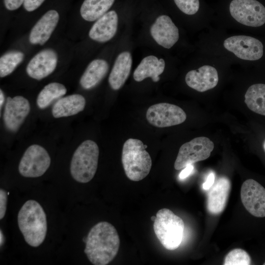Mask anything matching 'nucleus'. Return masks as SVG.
Segmentation results:
<instances>
[{
	"label": "nucleus",
	"mask_w": 265,
	"mask_h": 265,
	"mask_svg": "<svg viewBox=\"0 0 265 265\" xmlns=\"http://www.w3.org/2000/svg\"><path fill=\"white\" fill-rule=\"evenodd\" d=\"M218 75L215 68L210 65H204L197 70L189 71L185 80L190 88L203 92L215 87L218 82Z\"/></svg>",
	"instance_id": "obj_15"
},
{
	"label": "nucleus",
	"mask_w": 265,
	"mask_h": 265,
	"mask_svg": "<svg viewBox=\"0 0 265 265\" xmlns=\"http://www.w3.org/2000/svg\"><path fill=\"white\" fill-rule=\"evenodd\" d=\"M156 216H152V217H151V219H152V220H153V221H154V220H155V219H156Z\"/></svg>",
	"instance_id": "obj_36"
},
{
	"label": "nucleus",
	"mask_w": 265,
	"mask_h": 265,
	"mask_svg": "<svg viewBox=\"0 0 265 265\" xmlns=\"http://www.w3.org/2000/svg\"><path fill=\"white\" fill-rule=\"evenodd\" d=\"M50 164L51 158L47 151L43 147L34 144L24 153L18 169L23 176L36 178L43 175Z\"/></svg>",
	"instance_id": "obj_7"
},
{
	"label": "nucleus",
	"mask_w": 265,
	"mask_h": 265,
	"mask_svg": "<svg viewBox=\"0 0 265 265\" xmlns=\"http://www.w3.org/2000/svg\"><path fill=\"white\" fill-rule=\"evenodd\" d=\"M118 17L114 10H110L98 19L89 32L90 38L97 42L104 43L111 40L116 34Z\"/></svg>",
	"instance_id": "obj_16"
},
{
	"label": "nucleus",
	"mask_w": 265,
	"mask_h": 265,
	"mask_svg": "<svg viewBox=\"0 0 265 265\" xmlns=\"http://www.w3.org/2000/svg\"><path fill=\"white\" fill-rule=\"evenodd\" d=\"M108 68L107 62L104 59L92 61L81 77L80 81L81 86L88 90L97 86L106 75Z\"/></svg>",
	"instance_id": "obj_22"
},
{
	"label": "nucleus",
	"mask_w": 265,
	"mask_h": 265,
	"mask_svg": "<svg viewBox=\"0 0 265 265\" xmlns=\"http://www.w3.org/2000/svg\"><path fill=\"white\" fill-rule=\"evenodd\" d=\"M30 110L28 101L21 96L6 99L3 113V121L6 128L17 131L24 122Z\"/></svg>",
	"instance_id": "obj_12"
},
{
	"label": "nucleus",
	"mask_w": 265,
	"mask_h": 265,
	"mask_svg": "<svg viewBox=\"0 0 265 265\" xmlns=\"http://www.w3.org/2000/svg\"><path fill=\"white\" fill-rule=\"evenodd\" d=\"M229 10L231 16L242 25L258 27L265 23V7L256 0H233Z\"/></svg>",
	"instance_id": "obj_8"
},
{
	"label": "nucleus",
	"mask_w": 265,
	"mask_h": 265,
	"mask_svg": "<svg viewBox=\"0 0 265 265\" xmlns=\"http://www.w3.org/2000/svg\"><path fill=\"white\" fill-rule=\"evenodd\" d=\"M67 89L64 85L58 82H52L46 85L39 93L37 105L39 108L44 109L57 99L64 95Z\"/></svg>",
	"instance_id": "obj_25"
},
{
	"label": "nucleus",
	"mask_w": 265,
	"mask_h": 265,
	"mask_svg": "<svg viewBox=\"0 0 265 265\" xmlns=\"http://www.w3.org/2000/svg\"><path fill=\"white\" fill-rule=\"evenodd\" d=\"M263 146H264V149L265 151V141H264V144H263Z\"/></svg>",
	"instance_id": "obj_37"
},
{
	"label": "nucleus",
	"mask_w": 265,
	"mask_h": 265,
	"mask_svg": "<svg viewBox=\"0 0 265 265\" xmlns=\"http://www.w3.org/2000/svg\"><path fill=\"white\" fill-rule=\"evenodd\" d=\"M57 60V53L53 50H42L29 61L26 68V73L30 77L41 80L54 71Z\"/></svg>",
	"instance_id": "obj_13"
},
{
	"label": "nucleus",
	"mask_w": 265,
	"mask_h": 265,
	"mask_svg": "<svg viewBox=\"0 0 265 265\" xmlns=\"http://www.w3.org/2000/svg\"><path fill=\"white\" fill-rule=\"evenodd\" d=\"M242 203L252 215L265 217V188L253 179H248L242 184L240 190Z\"/></svg>",
	"instance_id": "obj_11"
},
{
	"label": "nucleus",
	"mask_w": 265,
	"mask_h": 265,
	"mask_svg": "<svg viewBox=\"0 0 265 265\" xmlns=\"http://www.w3.org/2000/svg\"><path fill=\"white\" fill-rule=\"evenodd\" d=\"M0 246H1L2 244L3 243V234L2 233V232L0 230Z\"/></svg>",
	"instance_id": "obj_35"
},
{
	"label": "nucleus",
	"mask_w": 265,
	"mask_h": 265,
	"mask_svg": "<svg viewBox=\"0 0 265 265\" xmlns=\"http://www.w3.org/2000/svg\"><path fill=\"white\" fill-rule=\"evenodd\" d=\"M85 99L80 94H72L59 99L52 108L54 118L68 117L82 111L85 106Z\"/></svg>",
	"instance_id": "obj_21"
},
{
	"label": "nucleus",
	"mask_w": 265,
	"mask_h": 265,
	"mask_svg": "<svg viewBox=\"0 0 265 265\" xmlns=\"http://www.w3.org/2000/svg\"><path fill=\"white\" fill-rule=\"evenodd\" d=\"M207 199V209L213 214L222 212L227 204L231 184L228 178L222 176L212 186Z\"/></svg>",
	"instance_id": "obj_17"
},
{
	"label": "nucleus",
	"mask_w": 265,
	"mask_h": 265,
	"mask_svg": "<svg viewBox=\"0 0 265 265\" xmlns=\"http://www.w3.org/2000/svg\"><path fill=\"white\" fill-rule=\"evenodd\" d=\"M156 216L153 228L156 237L166 249H176L183 239L185 228L183 219L167 208L158 211Z\"/></svg>",
	"instance_id": "obj_4"
},
{
	"label": "nucleus",
	"mask_w": 265,
	"mask_h": 265,
	"mask_svg": "<svg viewBox=\"0 0 265 265\" xmlns=\"http://www.w3.org/2000/svg\"><path fill=\"white\" fill-rule=\"evenodd\" d=\"M244 102L252 111L265 116V84L262 83L251 85L245 96Z\"/></svg>",
	"instance_id": "obj_24"
},
{
	"label": "nucleus",
	"mask_w": 265,
	"mask_h": 265,
	"mask_svg": "<svg viewBox=\"0 0 265 265\" xmlns=\"http://www.w3.org/2000/svg\"><path fill=\"white\" fill-rule=\"evenodd\" d=\"M0 108L4 101V96L1 89L0 90Z\"/></svg>",
	"instance_id": "obj_34"
},
{
	"label": "nucleus",
	"mask_w": 265,
	"mask_h": 265,
	"mask_svg": "<svg viewBox=\"0 0 265 265\" xmlns=\"http://www.w3.org/2000/svg\"><path fill=\"white\" fill-rule=\"evenodd\" d=\"M115 0H84L80 9L82 18L89 22L97 20L107 12Z\"/></svg>",
	"instance_id": "obj_23"
},
{
	"label": "nucleus",
	"mask_w": 265,
	"mask_h": 265,
	"mask_svg": "<svg viewBox=\"0 0 265 265\" xmlns=\"http://www.w3.org/2000/svg\"><path fill=\"white\" fill-rule=\"evenodd\" d=\"M150 33L160 46L170 49L178 41L179 29L168 16H159L150 28Z\"/></svg>",
	"instance_id": "obj_14"
},
{
	"label": "nucleus",
	"mask_w": 265,
	"mask_h": 265,
	"mask_svg": "<svg viewBox=\"0 0 265 265\" xmlns=\"http://www.w3.org/2000/svg\"><path fill=\"white\" fill-rule=\"evenodd\" d=\"M99 149L93 140L83 141L75 151L71 162L70 172L77 182L86 183L94 177L98 167Z\"/></svg>",
	"instance_id": "obj_5"
},
{
	"label": "nucleus",
	"mask_w": 265,
	"mask_h": 265,
	"mask_svg": "<svg viewBox=\"0 0 265 265\" xmlns=\"http://www.w3.org/2000/svg\"><path fill=\"white\" fill-rule=\"evenodd\" d=\"M193 170V166L192 164H189L186 166L181 171L179 175L180 178L184 179L189 176Z\"/></svg>",
	"instance_id": "obj_33"
},
{
	"label": "nucleus",
	"mask_w": 265,
	"mask_h": 265,
	"mask_svg": "<svg viewBox=\"0 0 265 265\" xmlns=\"http://www.w3.org/2000/svg\"><path fill=\"white\" fill-rule=\"evenodd\" d=\"M186 118L185 112L179 106L161 103L150 106L146 113V119L152 125L165 128L184 122Z\"/></svg>",
	"instance_id": "obj_9"
},
{
	"label": "nucleus",
	"mask_w": 265,
	"mask_h": 265,
	"mask_svg": "<svg viewBox=\"0 0 265 265\" xmlns=\"http://www.w3.org/2000/svg\"><path fill=\"white\" fill-rule=\"evenodd\" d=\"M165 61L154 55L144 57L136 67L133 74L134 80L140 82L147 78H151L154 82H158L159 75L164 71Z\"/></svg>",
	"instance_id": "obj_20"
},
{
	"label": "nucleus",
	"mask_w": 265,
	"mask_h": 265,
	"mask_svg": "<svg viewBox=\"0 0 265 265\" xmlns=\"http://www.w3.org/2000/svg\"><path fill=\"white\" fill-rule=\"evenodd\" d=\"M24 0H4L5 8L10 11L19 8L24 3Z\"/></svg>",
	"instance_id": "obj_31"
},
{
	"label": "nucleus",
	"mask_w": 265,
	"mask_h": 265,
	"mask_svg": "<svg viewBox=\"0 0 265 265\" xmlns=\"http://www.w3.org/2000/svg\"><path fill=\"white\" fill-rule=\"evenodd\" d=\"M45 0H24V8L28 12H31L38 8Z\"/></svg>",
	"instance_id": "obj_29"
},
{
	"label": "nucleus",
	"mask_w": 265,
	"mask_h": 265,
	"mask_svg": "<svg viewBox=\"0 0 265 265\" xmlns=\"http://www.w3.org/2000/svg\"><path fill=\"white\" fill-rule=\"evenodd\" d=\"M8 193L3 189L0 190V219L5 215L6 210L7 196Z\"/></svg>",
	"instance_id": "obj_30"
},
{
	"label": "nucleus",
	"mask_w": 265,
	"mask_h": 265,
	"mask_svg": "<svg viewBox=\"0 0 265 265\" xmlns=\"http://www.w3.org/2000/svg\"><path fill=\"white\" fill-rule=\"evenodd\" d=\"M132 62L129 52H123L117 56L108 77L109 85L113 90H119L123 86L130 75Z\"/></svg>",
	"instance_id": "obj_19"
},
{
	"label": "nucleus",
	"mask_w": 265,
	"mask_h": 265,
	"mask_svg": "<svg viewBox=\"0 0 265 265\" xmlns=\"http://www.w3.org/2000/svg\"><path fill=\"white\" fill-rule=\"evenodd\" d=\"M263 265H265V263H264V264H263Z\"/></svg>",
	"instance_id": "obj_38"
},
{
	"label": "nucleus",
	"mask_w": 265,
	"mask_h": 265,
	"mask_svg": "<svg viewBox=\"0 0 265 265\" xmlns=\"http://www.w3.org/2000/svg\"><path fill=\"white\" fill-rule=\"evenodd\" d=\"M146 147L141 140L134 138L128 139L123 145L122 163L127 177L131 181L143 180L151 170L152 159Z\"/></svg>",
	"instance_id": "obj_3"
},
{
	"label": "nucleus",
	"mask_w": 265,
	"mask_h": 265,
	"mask_svg": "<svg viewBox=\"0 0 265 265\" xmlns=\"http://www.w3.org/2000/svg\"><path fill=\"white\" fill-rule=\"evenodd\" d=\"M215 175L213 172L210 173L205 182L203 185V188L205 190L209 189L214 183Z\"/></svg>",
	"instance_id": "obj_32"
},
{
	"label": "nucleus",
	"mask_w": 265,
	"mask_h": 265,
	"mask_svg": "<svg viewBox=\"0 0 265 265\" xmlns=\"http://www.w3.org/2000/svg\"><path fill=\"white\" fill-rule=\"evenodd\" d=\"M84 253L94 265H106L117 255L120 238L115 228L106 221L100 222L90 229L85 241Z\"/></svg>",
	"instance_id": "obj_1"
},
{
	"label": "nucleus",
	"mask_w": 265,
	"mask_h": 265,
	"mask_svg": "<svg viewBox=\"0 0 265 265\" xmlns=\"http://www.w3.org/2000/svg\"><path fill=\"white\" fill-rule=\"evenodd\" d=\"M179 9L187 15L195 14L199 8V0H174Z\"/></svg>",
	"instance_id": "obj_28"
},
{
	"label": "nucleus",
	"mask_w": 265,
	"mask_h": 265,
	"mask_svg": "<svg viewBox=\"0 0 265 265\" xmlns=\"http://www.w3.org/2000/svg\"><path fill=\"white\" fill-rule=\"evenodd\" d=\"M24 58L23 53L12 51L0 58V77L3 78L11 74Z\"/></svg>",
	"instance_id": "obj_26"
},
{
	"label": "nucleus",
	"mask_w": 265,
	"mask_h": 265,
	"mask_svg": "<svg viewBox=\"0 0 265 265\" xmlns=\"http://www.w3.org/2000/svg\"><path fill=\"white\" fill-rule=\"evenodd\" d=\"M251 259L249 255L244 250L236 248L230 251L225 256L224 265H249Z\"/></svg>",
	"instance_id": "obj_27"
},
{
	"label": "nucleus",
	"mask_w": 265,
	"mask_h": 265,
	"mask_svg": "<svg viewBox=\"0 0 265 265\" xmlns=\"http://www.w3.org/2000/svg\"><path fill=\"white\" fill-rule=\"evenodd\" d=\"M59 19L58 13L50 10L45 13L32 28L29 41L32 44H44L50 38Z\"/></svg>",
	"instance_id": "obj_18"
},
{
	"label": "nucleus",
	"mask_w": 265,
	"mask_h": 265,
	"mask_svg": "<svg viewBox=\"0 0 265 265\" xmlns=\"http://www.w3.org/2000/svg\"><path fill=\"white\" fill-rule=\"evenodd\" d=\"M214 143L209 138L200 136L183 144L180 148L174 163L179 170L196 162L205 160L211 155Z\"/></svg>",
	"instance_id": "obj_6"
},
{
	"label": "nucleus",
	"mask_w": 265,
	"mask_h": 265,
	"mask_svg": "<svg viewBox=\"0 0 265 265\" xmlns=\"http://www.w3.org/2000/svg\"><path fill=\"white\" fill-rule=\"evenodd\" d=\"M224 48L239 58L246 60H256L263 55V45L257 39L245 35H236L226 39Z\"/></svg>",
	"instance_id": "obj_10"
},
{
	"label": "nucleus",
	"mask_w": 265,
	"mask_h": 265,
	"mask_svg": "<svg viewBox=\"0 0 265 265\" xmlns=\"http://www.w3.org/2000/svg\"><path fill=\"white\" fill-rule=\"evenodd\" d=\"M18 224L26 242L37 247L44 241L47 231L45 212L37 201L26 202L18 214Z\"/></svg>",
	"instance_id": "obj_2"
}]
</instances>
